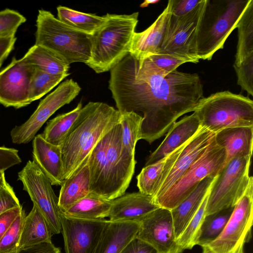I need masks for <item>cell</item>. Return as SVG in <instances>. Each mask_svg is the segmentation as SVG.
<instances>
[{"label":"cell","mask_w":253,"mask_h":253,"mask_svg":"<svg viewBox=\"0 0 253 253\" xmlns=\"http://www.w3.org/2000/svg\"><path fill=\"white\" fill-rule=\"evenodd\" d=\"M109 89L121 113L142 114L139 140L150 144L193 112L203 97L197 74L175 70L166 75L147 59L139 64L129 53L110 70Z\"/></svg>","instance_id":"obj_1"},{"label":"cell","mask_w":253,"mask_h":253,"mask_svg":"<svg viewBox=\"0 0 253 253\" xmlns=\"http://www.w3.org/2000/svg\"><path fill=\"white\" fill-rule=\"evenodd\" d=\"M135 164L134 154L123 147L119 123L98 142L88 156L90 193L111 201L124 195Z\"/></svg>","instance_id":"obj_2"},{"label":"cell","mask_w":253,"mask_h":253,"mask_svg":"<svg viewBox=\"0 0 253 253\" xmlns=\"http://www.w3.org/2000/svg\"><path fill=\"white\" fill-rule=\"evenodd\" d=\"M121 113L106 103L89 102L60 145L64 180L85 163L98 142L120 123Z\"/></svg>","instance_id":"obj_3"},{"label":"cell","mask_w":253,"mask_h":253,"mask_svg":"<svg viewBox=\"0 0 253 253\" xmlns=\"http://www.w3.org/2000/svg\"><path fill=\"white\" fill-rule=\"evenodd\" d=\"M139 13H107L104 24L91 35L90 58L86 64L96 73L110 71L129 53Z\"/></svg>","instance_id":"obj_4"},{"label":"cell","mask_w":253,"mask_h":253,"mask_svg":"<svg viewBox=\"0 0 253 253\" xmlns=\"http://www.w3.org/2000/svg\"><path fill=\"white\" fill-rule=\"evenodd\" d=\"M250 0H208L197 43L199 59L210 60L237 28Z\"/></svg>","instance_id":"obj_5"},{"label":"cell","mask_w":253,"mask_h":253,"mask_svg":"<svg viewBox=\"0 0 253 253\" xmlns=\"http://www.w3.org/2000/svg\"><path fill=\"white\" fill-rule=\"evenodd\" d=\"M35 44L63 58L69 64L90 58L91 35L76 30L56 18L50 11L39 10L36 20Z\"/></svg>","instance_id":"obj_6"},{"label":"cell","mask_w":253,"mask_h":253,"mask_svg":"<svg viewBox=\"0 0 253 253\" xmlns=\"http://www.w3.org/2000/svg\"><path fill=\"white\" fill-rule=\"evenodd\" d=\"M200 126L216 133L228 127L253 126V101L229 91L203 97L193 111Z\"/></svg>","instance_id":"obj_7"},{"label":"cell","mask_w":253,"mask_h":253,"mask_svg":"<svg viewBox=\"0 0 253 253\" xmlns=\"http://www.w3.org/2000/svg\"><path fill=\"white\" fill-rule=\"evenodd\" d=\"M252 156L232 159L219 171L210 188L206 215L234 207L245 192L251 180Z\"/></svg>","instance_id":"obj_8"},{"label":"cell","mask_w":253,"mask_h":253,"mask_svg":"<svg viewBox=\"0 0 253 253\" xmlns=\"http://www.w3.org/2000/svg\"><path fill=\"white\" fill-rule=\"evenodd\" d=\"M226 153L214 138L201 156L163 195L154 200L160 207L171 210L209 176H216L224 166Z\"/></svg>","instance_id":"obj_9"},{"label":"cell","mask_w":253,"mask_h":253,"mask_svg":"<svg viewBox=\"0 0 253 253\" xmlns=\"http://www.w3.org/2000/svg\"><path fill=\"white\" fill-rule=\"evenodd\" d=\"M253 219V178L220 234L202 247V253H245L244 246L252 238Z\"/></svg>","instance_id":"obj_10"},{"label":"cell","mask_w":253,"mask_h":253,"mask_svg":"<svg viewBox=\"0 0 253 253\" xmlns=\"http://www.w3.org/2000/svg\"><path fill=\"white\" fill-rule=\"evenodd\" d=\"M208 0H202L191 11L182 16L171 15L159 53H166L197 63L198 33Z\"/></svg>","instance_id":"obj_11"},{"label":"cell","mask_w":253,"mask_h":253,"mask_svg":"<svg viewBox=\"0 0 253 253\" xmlns=\"http://www.w3.org/2000/svg\"><path fill=\"white\" fill-rule=\"evenodd\" d=\"M18 178L23 189L29 194L33 206L43 215L53 234L61 232V210L58 206V197L55 195L52 185L37 163L29 161L18 172Z\"/></svg>","instance_id":"obj_12"},{"label":"cell","mask_w":253,"mask_h":253,"mask_svg":"<svg viewBox=\"0 0 253 253\" xmlns=\"http://www.w3.org/2000/svg\"><path fill=\"white\" fill-rule=\"evenodd\" d=\"M81 90L79 84L72 79L61 83L41 100L26 122L12 129L10 136L12 142L17 144H26L33 140L48 119L61 107L72 101Z\"/></svg>","instance_id":"obj_13"},{"label":"cell","mask_w":253,"mask_h":253,"mask_svg":"<svg viewBox=\"0 0 253 253\" xmlns=\"http://www.w3.org/2000/svg\"><path fill=\"white\" fill-rule=\"evenodd\" d=\"M35 67L23 58L13 57L0 72V104L20 108L29 104V88Z\"/></svg>","instance_id":"obj_14"},{"label":"cell","mask_w":253,"mask_h":253,"mask_svg":"<svg viewBox=\"0 0 253 253\" xmlns=\"http://www.w3.org/2000/svg\"><path fill=\"white\" fill-rule=\"evenodd\" d=\"M66 253H93L107 221L77 219L60 213Z\"/></svg>","instance_id":"obj_15"},{"label":"cell","mask_w":253,"mask_h":253,"mask_svg":"<svg viewBox=\"0 0 253 253\" xmlns=\"http://www.w3.org/2000/svg\"><path fill=\"white\" fill-rule=\"evenodd\" d=\"M140 222L138 238L149 244L159 253H175L176 238L170 210L160 207Z\"/></svg>","instance_id":"obj_16"},{"label":"cell","mask_w":253,"mask_h":253,"mask_svg":"<svg viewBox=\"0 0 253 253\" xmlns=\"http://www.w3.org/2000/svg\"><path fill=\"white\" fill-rule=\"evenodd\" d=\"M215 134L200 127L186 143L153 200L163 195L185 173L212 141Z\"/></svg>","instance_id":"obj_17"},{"label":"cell","mask_w":253,"mask_h":253,"mask_svg":"<svg viewBox=\"0 0 253 253\" xmlns=\"http://www.w3.org/2000/svg\"><path fill=\"white\" fill-rule=\"evenodd\" d=\"M172 0L156 20L144 31L135 32L132 38L129 54L139 64L149 56L160 51L167 25L171 15Z\"/></svg>","instance_id":"obj_18"},{"label":"cell","mask_w":253,"mask_h":253,"mask_svg":"<svg viewBox=\"0 0 253 253\" xmlns=\"http://www.w3.org/2000/svg\"><path fill=\"white\" fill-rule=\"evenodd\" d=\"M160 208L152 196L140 192L124 194L112 200L109 215L112 221H140Z\"/></svg>","instance_id":"obj_19"},{"label":"cell","mask_w":253,"mask_h":253,"mask_svg":"<svg viewBox=\"0 0 253 253\" xmlns=\"http://www.w3.org/2000/svg\"><path fill=\"white\" fill-rule=\"evenodd\" d=\"M33 158L52 185L61 186L64 181L60 146L47 142L41 134L33 141Z\"/></svg>","instance_id":"obj_20"},{"label":"cell","mask_w":253,"mask_h":253,"mask_svg":"<svg viewBox=\"0 0 253 253\" xmlns=\"http://www.w3.org/2000/svg\"><path fill=\"white\" fill-rule=\"evenodd\" d=\"M200 127L199 120L194 113L175 122L167 132L164 140L148 157L145 166L164 158L187 142Z\"/></svg>","instance_id":"obj_21"},{"label":"cell","mask_w":253,"mask_h":253,"mask_svg":"<svg viewBox=\"0 0 253 253\" xmlns=\"http://www.w3.org/2000/svg\"><path fill=\"white\" fill-rule=\"evenodd\" d=\"M140 226L138 221L107 220L93 253H120L136 237Z\"/></svg>","instance_id":"obj_22"},{"label":"cell","mask_w":253,"mask_h":253,"mask_svg":"<svg viewBox=\"0 0 253 253\" xmlns=\"http://www.w3.org/2000/svg\"><path fill=\"white\" fill-rule=\"evenodd\" d=\"M187 142L164 158L145 166L142 169L137 176V186L139 192L152 197L155 196Z\"/></svg>","instance_id":"obj_23"},{"label":"cell","mask_w":253,"mask_h":253,"mask_svg":"<svg viewBox=\"0 0 253 253\" xmlns=\"http://www.w3.org/2000/svg\"><path fill=\"white\" fill-rule=\"evenodd\" d=\"M214 141L225 151V165L236 157L252 156L253 126L232 127L221 129L215 133Z\"/></svg>","instance_id":"obj_24"},{"label":"cell","mask_w":253,"mask_h":253,"mask_svg":"<svg viewBox=\"0 0 253 253\" xmlns=\"http://www.w3.org/2000/svg\"><path fill=\"white\" fill-rule=\"evenodd\" d=\"M216 176H209L203 179L183 201L170 210L176 240L199 209Z\"/></svg>","instance_id":"obj_25"},{"label":"cell","mask_w":253,"mask_h":253,"mask_svg":"<svg viewBox=\"0 0 253 253\" xmlns=\"http://www.w3.org/2000/svg\"><path fill=\"white\" fill-rule=\"evenodd\" d=\"M90 175L87 161L64 180L58 197V206L65 211L90 193Z\"/></svg>","instance_id":"obj_26"},{"label":"cell","mask_w":253,"mask_h":253,"mask_svg":"<svg viewBox=\"0 0 253 253\" xmlns=\"http://www.w3.org/2000/svg\"><path fill=\"white\" fill-rule=\"evenodd\" d=\"M52 232L46 219L35 206L26 215L21 233L19 252L42 243H51Z\"/></svg>","instance_id":"obj_27"},{"label":"cell","mask_w":253,"mask_h":253,"mask_svg":"<svg viewBox=\"0 0 253 253\" xmlns=\"http://www.w3.org/2000/svg\"><path fill=\"white\" fill-rule=\"evenodd\" d=\"M112 200L90 193L71 206L63 214L68 217L86 220H97L109 217Z\"/></svg>","instance_id":"obj_28"},{"label":"cell","mask_w":253,"mask_h":253,"mask_svg":"<svg viewBox=\"0 0 253 253\" xmlns=\"http://www.w3.org/2000/svg\"><path fill=\"white\" fill-rule=\"evenodd\" d=\"M22 58L36 68L48 74H68L70 64L57 53L41 45L34 44Z\"/></svg>","instance_id":"obj_29"},{"label":"cell","mask_w":253,"mask_h":253,"mask_svg":"<svg viewBox=\"0 0 253 253\" xmlns=\"http://www.w3.org/2000/svg\"><path fill=\"white\" fill-rule=\"evenodd\" d=\"M82 107L80 102L72 111L59 115L48 121L41 134L43 138L53 145L60 146L79 120Z\"/></svg>","instance_id":"obj_30"},{"label":"cell","mask_w":253,"mask_h":253,"mask_svg":"<svg viewBox=\"0 0 253 253\" xmlns=\"http://www.w3.org/2000/svg\"><path fill=\"white\" fill-rule=\"evenodd\" d=\"M57 17L60 21L81 32L92 35L105 22L106 15L99 16L74 10L66 6L57 7Z\"/></svg>","instance_id":"obj_31"},{"label":"cell","mask_w":253,"mask_h":253,"mask_svg":"<svg viewBox=\"0 0 253 253\" xmlns=\"http://www.w3.org/2000/svg\"><path fill=\"white\" fill-rule=\"evenodd\" d=\"M238 42L234 65L238 66L253 54V0H250L237 26Z\"/></svg>","instance_id":"obj_32"},{"label":"cell","mask_w":253,"mask_h":253,"mask_svg":"<svg viewBox=\"0 0 253 253\" xmlns=\"http://www.w3.org/2000/svg\"><path fill=\"white\" fill-rule=\"evenodd\" d=\"M230 207L206 215L197 245L203 247L214 241L222 232L234 210Z\"/></svg>","instance_id":"obj_33"},{"label":"cell","mask_w":253,"mask_h":253,"mask_svg":"<svg viewBox=\"0 0 253 253\" xmlns=\"http://www.w3.org/2000/svg\"><path fill=\"white\" fill-rule=\"evenodd\" d=\"M209 193L199 209L189 222L180 236L176 240L175 253H182L186 250H191L197 245L201 228L206 216V210Z\"/></svg>","instance_id":"obj_34"},{"label":"cell","mask_w":253,"mask_h":253,"mask_svg":"<svg viewBox=\"0 0 253 253\" xmlns=\"http://www.w3.org/2000/svg\"><path fill=\"white\" fill-rule=\"evenodd\" d=\"M69 74L68 73L63 75H52L36 68L29 88L30 103L46 94Z\"/></svg>","instance_id":"obj_35"},{"label":"cell","mask_w":253,"mask_h":253,"mask_svg":"<svg viewBox=\"0 0 253 253\" xmlns=\"http://www.w3.org/2000/svg\"><path fill=\"white\" fill-rule=\"evenodd\" d=\"M142 117L133 112L121 113L122 145L129 152L135 153V145L139 140Z\"/></svg>","instance_id":"obj_36"},{"label":"cell","mask_w":253,"mask_h":253,"mask_svg":"<svg viewBox=\"0 0 253 253\" xmlns=\"http://www.w3.org/2000/svg\"><path fill=\"white\" fill-rule=\"evenodd\" d=\"M25 217V212L23 210L0 240V253H18Z\"/></svg>","instance_id":"obj_37"},{"label":"cell","mask_w":253,"mask_h":253,"mask_svg":"<svg viewBox=\"0 0 253 253\" xmlns=\"http://www.w3.org/2000/svg\"><path fill=\"white\" fill-rule=\"evenodd\" d=\"M26 21V18L15 10L6 8L0 11V38L15 35Z\"/></svg>","instance_id":"obj_38"},{"label":"cell","mask_w":253,"mask_h":253,"mask_svg":"<svg viewBox=\"0 0 253 253\" xmlns=\"http://www.w3.org/2000/svg\"><path fill=\"white\" fill-rule=\"evenodd\" d=\"M237 77V84L253 95V54L246 58L238 66L233 65Z\"/></svg>","instance_id":"obj_39"},{"label":"cell","mask_w":253,"mask_h":253,"mask_svg":"<svg viewBox=\"0 0 253 253\" xmlns=\"http://www.w3.org/2000/svg\"><path fill=\"white\" fill-rule=\"evenodd\" d=\"M146 59L166 75L176 70L181 65L190 62L187 59L166 53L154 54Z\"/></svg>","instance_id":"obj_40"},{"label":"cell","mask_w":253,"mask_h":253,"mask_svg":"<svg viewBox=\"0 0 253 253\" xmlns=\"http://www.w3.org/2000/svg\"><path fill=\"white\" fill-rule=\"evenodd\" d=\"M21 206L13 189L6 183L0 188V215L12 209Z\"/></svg>","instance_id":"obj_41"},{"label":"cell","mask_w":253,"mask_h":253,"mask_svg":"<svg viewBox=\"0 0 253 253\" xmlns=\"http://www.w3.org/2000/svg\"><path fill=\"white\" fill-rule=\"evenodd\" d=\"M21 163L18 151L14 148L0 147V171H4Z\"/></svg>","instance_id":"obj_42"},{"label":"cell","mask_w":253,"mask_h":253,"mask_svg":"<svg viewBox=\"0 0 253 253\" xmlns=\"http://www.w3.org/2000/svg\"><path fill=\"white\" fill-rule=\"evenodd\" d=\"M202 0H172L171 14L182 16L191 11Z\"/></svg>","instance_id":"obj_43"},{"label":"cell","mask_w":253,"mask_h":253,"mask_svg":"<svg viewBox=\"0 0 253 253\" xmlns=\"http://www.w3.org/2000/svg\"><path fill=\"white\" fill-rule=\"evenodd\" d=\"M120 253H159L153 247L137 237L130 241Z\"/></svg>","instance_id":"obj_44"},{"label":"cell","mask_w":253,"mask_h":253,"mask_svg":"<svg viewBox=\"0 0 253 253\" xmlns=\"http://www.w3.org/2000/svg\"><path fill=\"white\" fill-rule=\"evenodd\" d=\"M22 210L21 206L9 210L0 215V240Z\"/></svg>","instance_id":"obj_45"},{"label":"cell","mask_w":253,"mask_h":253,"mask_svg":"<svg viewBox=\"0 0 253 253\" xmlns=\"http://www.w3.org/2000/svg\"><path fill=\"white\" fill-rule=\"evenodd\" d=\"M16 41L15 35L0 38V67L13 49Z\"/></svg>","instance_id":"obj_46"},{"label":"cell","mask_w":253,"mask_h":253,"mask_svg":"<svg viewBox=\"0 0 253 253\" xmlns=\"http://www.w3.org/2000/svg\"><path fill=\"white\" fill-rule=\"evenodd\" d=\"M18 253H62L59 248L52 243H42L20 251Z\"/></svg>","instance_id":"obj_47"},{"label":"cell","mask_w":253,"mask_h":253,"mask_svg":"<svg viewBox=\"0 0 253 253\" xmlns=\"http://www.w3.org/2000/svg\"><path fill=\"white\" fill-rule=\"evenodd\" d=\"M160 1V0H145L140 5L141 7H147L150 4H156Z\"/></svg>","instance_id":"obj_48"},{"label":"cell","mask_w":253,"mask_h":253,"mask_svg":"<svg viewBox=\"0 0 253 253\" xmlns=\"http://www.w3.org/2000/svg\"><path fill=\"white\" fill-rule=\"evenodd\" d=\"M6 183L5 178L4 171H0V188L3 187Z\"/></svg>","instance_id":"obj_49"}]
</instances>
